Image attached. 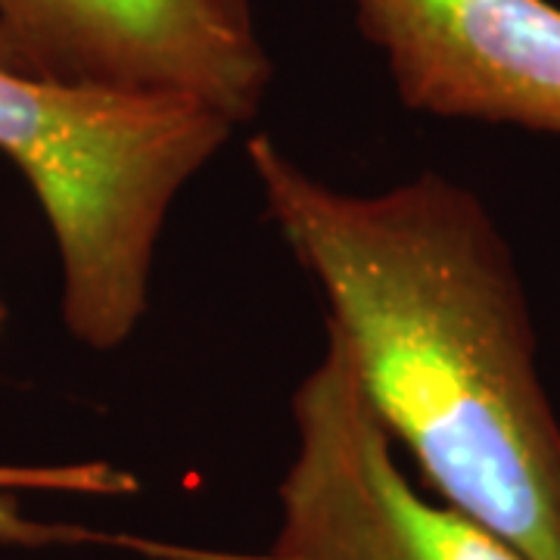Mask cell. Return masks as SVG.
Returning <instances> with one entry per match:
<instances>
[{
    "mask_svg": "<svg viewBox=\"0 0 560 560\" xmlns=\"http://www.w3.org/2000/svg\"><path fill=\"white\" fill-rule=\"evenodd\" d=\"M246 160L265 219L315 280L327 330L427 486L526 560H560V418L489 206L440 172L342 190L265 131Z\"/></svg>",
    "mask_w": 560,
    "mask_h": 560,
    "instance_id": "cell-1",
    "label": "cell"
},
{
    "mask_svg": "<svg viewBox=\"0 0 560 560\" xmlns=\"http://www.w3.org/2000/svg\"><path fill=\"white\" fill-rule=\"evenodd\" d=\"M234 128L197 101L0 66V153L50 224L62 324L81 346L113 352L135 337L172 206Z\"/></svg>",
    "mask_w": 560,
    "mask_h": 560,
    "instance_id": "cell-2",
    "label": "cell"
},
{
    "mask_svg": "<svg viewBox=\"0 0 560 560\" xmlns=\"http://www.w3.org/2000/svg\"><path fill=\"white\" fill-rule=\"evenodd\" d=\"M290 418L296 448L278 486V533L256 560H526L411 486L334 330L296 386Z\"/></svg>",
    "mask_w": 560,
    "mask_h": 560,
    "instance_id": "cell-3",
    "label": "cell"
},
{
    "mask_svg": "<svg viewBox=\"0 0 560 560\" xmlns=\"http://www.w3.org/2000/svg\"><path fill=\"white\" fill-rule=\"evenodd\" d=\"M35 75L184 97L243 125L275 79L253 0H0Z\"/></svg>",
    "mask_w": 560,
    "mask_h": 560,
    "instance_id": "cell-4",
    "label": "cell"
},
{
    "mask_svg": "<svg viewBox=\"0 0 560 560\" xmlns=\"http://www.w3.org/2000/svg\"><path fill=\"white\" fill-rule=\"evenodd\" d=\"M340 3L408 109L560 140V7L551 0Z\"/></svg>",
    "mask_w": 560,
    "mask_h": 560,
    "instance_id": "cell-5",
    "label": "cell"
},
{
    "mask_svg": "<svg viewBox=\"0 0 560 560\" xmlns=\"http://www.w3.org/2000/svg\"><path fill=\"white\" fill-rule=\"evenodd\" d=\"M0 66H7V69H20V72H32V66H28L25 57L16 50V44L3 35V28H0Z\"/></svg>",
    "mask_w": 560,
    "mask_h": 560,
    "instance_id": "cell-6",
    "label": "cell"
},
{
    "mask_svg": "<svg viewBox=\"0 0 560 560\" xmlns=\"http://www.w3.org/2000/svg\"><path fill=\"white\" fill-rule=\"evenodd\" d=\"M3 320H7V305L0 300V327H3Z\"/></svg>",
    "mask_w": 560,
    "mask_h": 560,
    "instance_id": "cell-7",
    "label": "cell"
}]
</instances>
